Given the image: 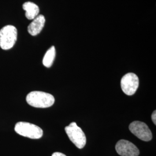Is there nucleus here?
Returning <instances> with one entry per match:
<instances>
[{"label":"nucleus","mask_w":156,"mask_h":156,"mask_svg":"<svg viewBox=\"0 0 156 156\" xmlns=\"http://www.w3.org/2000/svg\"><path fill=\"white\" fill-rule=\"evenodd\" d=\"M66 133L70 140L79 149H82L86 144V137L83 130L75 122L71 123L65 128Z\"/></svg>","instance_id":"20e7f679"},{"label":"nucleus","mask_w":156,"mask_h":156,"mask_svg":"<svg viewBox=\"0 0 156 156\" xmlns=\"http://www.w3.org/2000/svg\"><path fill=\"white\" fill-rule=\"evenodd\" d=\"M15 131L17 134L31 139H39L43 135V130L41 128L27 122H20L16 123Z\"/></svg>","instance_id":"7ed1b4c3"},{"label":"nucleus","mask_w":156,"mask_h":156,"mask_svg":"<svg viewBox=\"0 0 156 156\" xmlns=\"http://www.w3.org/2000/svg\"><path fill=\"white\" fill-rule=\"evenodd\" d=\"M26 101L30 106L46 108L52 106L55 101L53 95L43 91H31L26 97Z\"/></svg>","instance_id":"f257e3e1"},{"label":"nucleus","mask_w":156,"mask_h":156,"mask_svg":"<svg viewBox=\"0 0 156 156\" xmlns=\"http://www.w3.org/2000/svg\"><path fill=\"white\" fill-rule=\"evenodd\" d=\"M139 87V78L134 73H128L121 79V87L127 95H134Z\"/></svg>","instance_id":"39448f33"},{"label":"nucleus","mask_w":156,"mask_h":156,"mask_svg":"<svg viewBox=\"0 0 156 156\" xmlns=\"http://www.w3.org/2000/svg\"><path fill=\"white\" fill-rule=\"evenodd\" d=\"M23 8L26 11L25 16L28 20H33L38 16V6L32 2H26L23 4Z\"/></svg>","instance_id":"1a4fd4ad"},{"label":"nucleus","mask_w":156,"mask_h":156,"mask_svg":"<svg viewBox=\"0 0 156 156\" xmlns=\"http://www.w3.org/2000/svg\"><path fill=\"white\" fill-rule=\"evenodd\" d=\"M151 120L153 121V123L156 125V111H154L152 113V115H151Z\"/></svg>","instance_id":"9b49d317"},{"label":"nucleus","mask_w":156,"mask_h":156,"mask_svg":"<svg viewBox=\"0 0 156 156\" xmlns=\"http://www.w3.org/2000/svg\"><path fill=\"white\" fill-rule=\"evenodd\" d=\"M17 31L15 26L8 25L0 30V47L3 50H9L13 47L17 41Z\"/></svg>","instance_id":"f03ea898"},{"label":"nucleus","mask_w":156,"mask_h":156,"mask_svg":"<svg viewBox=\"0 0 156 156\" xmlns=\"http://www.w3.org/2000/svg\"><path fill=\"white\" fill-rule=\"evenodd\" d=\"M51 156H66L65 154H64L63 153H60V152H55Z\"/></svg>","instance_id":"f8f14e48"},{"label":"nucleus","mask_w":156,"mask_h":156,"mask_svg":"<svg viewBox=\"0 0 156 156\" xmlns=\"http://www.w3.org/2000/svg\"><path fill=\"white\" fill-rule=\"evenodd\" d=\"M45 23V17L42 15H39L29 24L27 28L28 33L32 36L37 35L42 30Z\"/></svg>","instance_id":"6e6552de"},{"label":"nucleus","mask_w":156,"mask_h":156,"mask_svg":"<svg viewBox=\"0 0 156 156\" xmlns=\"http://www.w3.org/2000/svg\"><path fill=\"white\" fill-rule=\"evenodd\" d=\"M129 131L140 140L148 142L152 139V133L146 124L134 121L129 126Z\"/></svg>","instance_id":"423d86ee"},{"label":"nucleus","mask_w":156,"mask_h":156,"mask_svg":"<svg viewBox=\"0 0 156 156\" xmlns=\"http://www.w3.org/2000/svg\"><path fill=\"white\" fill-rule=\"evenodd\" d=\"M56 57V49L55 46H51L49 49H48L45 53L44 57L43 58V64L45 67L50 68L55 60Z\"/></svg>","instance_id":"9d476101"},{"label":"nucleus","mask_w":156,"mask_h":156,"mask_svg":"<svg viewBox=\"0 0 156 156\" xmlns=\"http://www.w3.org/2000/svg\"><path fill=\"white\" fill-rule=\"evenodd\" d=\"M116 151L121 156H138L140 151L138 147L127 140H120L115 146Z\"/></svg>","instance_id":"0eeeda50"}]
</instances>
